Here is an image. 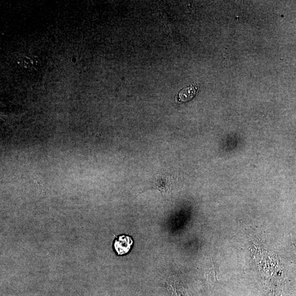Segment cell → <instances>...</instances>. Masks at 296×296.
Returning <instances> with one entry per match:
<instances>
[{
  "instance_id": "obj_1",
  "label": "cell",
  "mask_w": 296,
  "mask_h": 296,
  "mask_svg": "<svg viewBox=\"0 0 296 296\" xmlns=\"http://www.w3.org/2000/svg\"><path fill=\"white\" fill-rule=\"evenodd\" d=\"M133 240L130 236L121 235L116 237L113 247L116 254L119 256H122L129 253Z\"/></svg>"
},
{
  "instance_id": "obj_2",
  "label": "cell",
  "mask_w": 296,
  "mask_h": 296,
  "mask_svg": "<svg viewBox=\"0 0 296 296\" xmlns=\"http://www.w3.org/2000/svg\"><path fill=\"white\" fill-rule=\"evenodd\" d=\"M197 92L196 85H190L182 89L176 96L177 102H185L192 100Z\"/></svg>"
}]
</instances>
